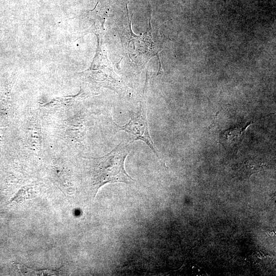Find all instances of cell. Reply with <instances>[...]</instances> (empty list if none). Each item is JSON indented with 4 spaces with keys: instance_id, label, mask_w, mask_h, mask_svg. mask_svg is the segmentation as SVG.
Returning a JSON list of instances; mask_svg holds the SVG:
<instances>
[{
    "instance_id": "5",
    "label": "cell",
    "mask_w": 276,
    "mask_h": 276,
    "mask_svg": "<svg viewBox=\"0 0 276 276\" xmlns=\"http://www.w3.org/2000/svg\"><path fill=\"white\" fill-rule=\"evenodd\" d=\"M109 9L107 6L97 4L95 9L88 12L86 18L90 25L88 32H93L96 36H103L105 31L104 24L108 16Z\"/></svg>"
},
{
    "instance_id": "6",
    "label": "cell",
    "mask_w": 276,
    "mask_h": 276,
    "mask_svg": "<svg viewBox=\"0 0 276 276\" xmlns=\"http://www.w3.org/2000/svg\"><path fill=\"white\" fill-rule=\"evenodd\" d=\"M88 95V92L81 88L79 93L76 95L56 98L50 102L45 104L43 106L47 108H60L66 107L79 100L86 98Z\"/></svg>"
},
{
    "instance_id": "2",
    "label": "cell",
    "mask_w": 276,
    "mask_h": 276,
    "mask_svg": "<svg viewBox=\"0 0 276 276\" xmlns=\"http://www.w3.org/2000/svg\"><path fill=\"white\" fill-rule=\"evenodd\" d=\"M98 45L90 66L79 73L81 79L95 85L110 89L118 94L125 91V87L115 73L102 44V36H97Z\"/></svg>"
},
{
    "instance_id": "7",
    "label": "cell",
    "mask_w": 276,
    "mask_h": 276,
    "mask_svg": "<svg viewBox=\"0 0 276 276\" xmlns=\"http://www.w3.org/2000/svg\"><path fill=\"white\" fill-rule=\"evenodd\" d=\"M17 266L19 268L22 273L26 275H56L59 273L58 271L48 269L33 270L25 266V265L23 264H17Z\"/></svg>"
},
{
    "instance_id": "8",
    "label": "cell",
    "mask_w": 276,
    "mask_h": 276,
    "mask_svg": "<svg viewBox=\"0 0 276 276\" xmlns=\"http://www.w3.org/2000/svg\"><path fill=\"white\" fill-rule=\"evenodd\" d=\"M32 188L31 187H24L21 190H20L15 197L13 199V201H16L19 202L23 201L25 199H27L31 198L32 195Z\"/></svg>"
},
{
    "instance_id": "1",
    "label": "cell",
    "mask_w": 276,
    "mask_h": 276,
    "mask_svg": "<svg viewBox=\"0 0 276 276\" xmlns=\"http://www.w3.org/2000/svg\"><path fill=\"white\" fill-rule=\"evenodd\" d=\"M130 151V142H122L104 156L87 157L91 163L90 172L96 193L101 187L107 183L129 184L133 181L124 168L125 160Z\"/></svg>"
},
{
    "instance_id": "4",
    "label": "cell",
    "mask_w": 276,
    "mask_h": 276,
    "mask_svg": "<svg viewBox=\"0 0 276 276\" xmlns=\"http://www.w3.org/2000/svg\"><path fill=\"white\" fill-rule=\"evenodd\" d=\"M144 94L137 109L131 116L129 121L123 126L114 123L119 130L128 133L132 141L141 140L145 142L158 157V151L155 147L149 130L146 97Z\"/></svg>"
},
{
    "instance_id": "3",
    "label": "cell",
    "mask_w": 276,
    "mask_h": 276,
    "mask_svg": "<svg viewBox=\"0 0 276 276\" xmlns=\"http://www.w3.org/2000/svg\"><path fill=\"white\" fill-rule=\"evenodd\" d=\"M131 24L128 16L121 25L119 32L125 51L130 61L143 66L158 52L153 39L150 21L147 31L139 35L132 32Z\"/></svg>"
}]
</instances>
